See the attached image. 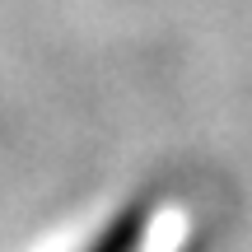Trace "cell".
I'll return each mask as SVG.
<instances>
[{
  "label": "cell",
  "instance_id": "cell-1",
  "mask_svg": "<svg viewBox=\"0 0 252 252\" xmlns=\"http://www.w3.org/2000/svg\"><path fill=\"white\" fill-rule=\"evenodd\" d=\"M145 224H150V206H145V201H131L117 215L103 220V229L84 243V252H140Z\"/></svg>",
  "mask_w": 252,
  "mask_h": 252
}]
</instances>
